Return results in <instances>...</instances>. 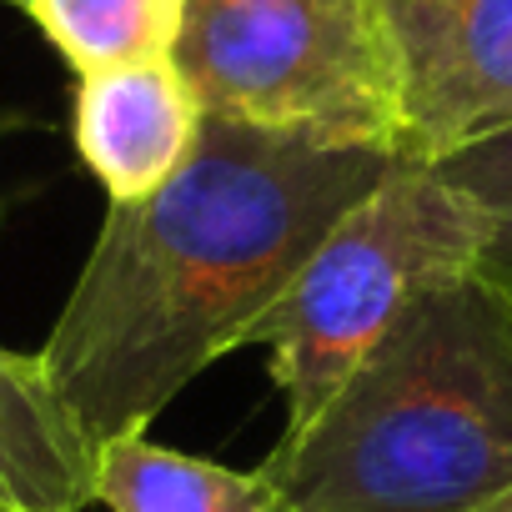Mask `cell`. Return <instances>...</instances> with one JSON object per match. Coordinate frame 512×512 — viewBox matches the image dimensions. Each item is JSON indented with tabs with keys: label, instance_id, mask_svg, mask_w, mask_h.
I'll return each instance as SVG.
<instances>
[{
	"label": "cell",
	"instance_id": "cell-9",
	"mask_svg": "<svg viewBox=\"0 0 512 512\" xmlns=\"http://www.w3.org/2000/svg\"><path fill=\"white\" fill-rule=\"evenodd\" d=\"M186 0H31L26 16L76 76L161 61L181 36Z\"/></svg>",
	"mask_w": 512,
	"mask_h": 512
},
{
	"label": "cell",
	"instance_id": "cell-5",
	"mask_svg": "<svg viewBox=\"0 0 512 512\" xmlns=\"http://www.w3.org/2000/svg\"><path fill=\"white\" fill-rule=\"evenodd\" d=\"M367 11L407 161H442L512 126V0H367Z\"/></svg>",
	"mask_w": 512,
	"mask_h": 512
},
{
	"label": "cell",
	"instance_id": "cell-10",
	"mask_svg": "<svg viewBox=\"0 0 512 512\" xmlns=\"http://www.w3.org/2000/svg\"><path fill=\"white\" fill-rule=\"evenodd\" d=\"M427 166H437L442 181H452L462 196H472V206L487 221V246H482L477 272L512 292V126L497 136H482L442 161H427Z\"/></svg>",
	"mask_w": 512,
	"mask_h": 512
},
{
	"label": "cell",
	"instance_id": "cell-4",
	"mask_svg": "<svg viewBox=\"0 0 512 512\" xmlns=\"http://www.w3.org/2000/svg\"><path fill=\"white\" fill-rule=\"evenodd\" d=\"M171 66L201 116L402 156L397 86L367 0H186Z\"/></svg>",
	"mask_w": 512,
	"mask_h": 512
},
{
	"label": "cell",
	"instance_id": "cell-1",
	"mask_svg": "<svg viewBox=\"0 0 512 512\" xmlns=\"http://www.w3.org/2000/svg\"><path fill=\"white\" fill-rule=\"evenodd\" d=\"M397 161L201 116L181 171L111 201L101 236L36 352L51 392L91 447L146 432L216 357L251 342L332 221Z\"/></svg>",
	"mask_w": 512,
	"mask_h": 512
},
{
	"label": "cell",
	"instance_id": "cell-6",
	"mask_svg": "<svg viewBox=\"0 0 512 512\" xmlns=\"http://www.w3.org/2000/svg\"><path fill=\"white\" fill-rule=\"evenodd\" d=\"M196 131L201 106L171 56L91 71L76 81L71 141L111 201H141L161 191L191 156Z\"/></svg>",
	"mask_w": 512,
	"mask_h": 512
},
{
	"label": "cell",
	"instance_id": "cell-7",
	"mask_svg": "<svg viewBox=\"0 0 512 512\" xmlns=\"http://www.w3.org/2000/svg\"><path fill=\"white\" fill-rule=\"evenodd\" d=\"M96 502V447L46 382L41 357L0 347V507L86 512Z\"/></svg>",
	"mask_w": 512,
	"mask_h": 512
},
{
	"label": "cell",
	"instance_id": "cell-13",
	"mask_svg": "<svg viewBox=\"0 0 512 512\" xmlns=\"http://www.w3.org/2000/svg\"><path fill=\"white\" fill-rule=\"evenodd\" d=\"M0 512H11V507H0Z\"/></svg>",
	"mask_w": 512,
	"mask_h": 512
},
{
	"label": "cell",
	"instance_id": "cell-11",
	"mask_svg": "<svg viewBox=\"0 0 512 512\" xmlns=\"http://www.w3.org/2000/svg\"><path fill=\"white\" fill-rule=\"evenodd\" d=\"M482 512H512V492H502V497H497V502H487Z\"/></svg>",
	"mask_w": 512,
	"mask_h": 512
},
{
	"label": "cell",
	"instance_id": "cell-8",
	"mask_svg": "<svg viewBox=\"0 0 512 512\" xmlns=\"http://www.w3.org/2000/svg\"><path fill=\"white\" fill-rule=\"evenodd\" d=\"M96 502L106 512H292L262 467L236 472L146 432L96 447Z\"/></svg>",
	"mask_w": 512,
	"mask_h": 512
},
{
	"label": "cell",
	"instance_id": "cell-2",
	"mask_svg": "<svg viewBox=\"0 0 512 512\" xmlns=\"http://www.w3.org/2000/svg\"><path fill=\"white\" fill-rule=\"evenodd\" d=\"M262 472L292 512H482L512 492V292L472 272L412 302Z\"/></svg>",
	"mask_w": 512,
	"mask_h": 512
},
{
	"label": "cell",
	"instance_id": "cell-3",
	"mask_svg": "<svg viewBox=\"0 0 512 512\" xmlns=\"http://www.w3.org/2000/svg\"><path fill=\"white\" fill-rule=\"evenodd\" d=\"M482 246V211L427 161H397L357 196L246 342L272 347V382L287 402L282 437L302 432L337 397L412 302L472 277Z\"/></svg>",
	"mask_w": 512,
	"mask_h": 512
},
{
	"label": "cell",
	"instance_id": "cell-12",
	"mask_svg": "<svg viewBox=\"0 0 512 512\" xmlns=\"http://www.w3.org/2000/svg\"><path fill=\"white\" fill-rule=\"evenodd\" d=\"M6 6H21V11H26V6H31V0H6Z\"/></svg>",
	"mask_w": 512,
	"mask_h": 512
}]
</instances>
